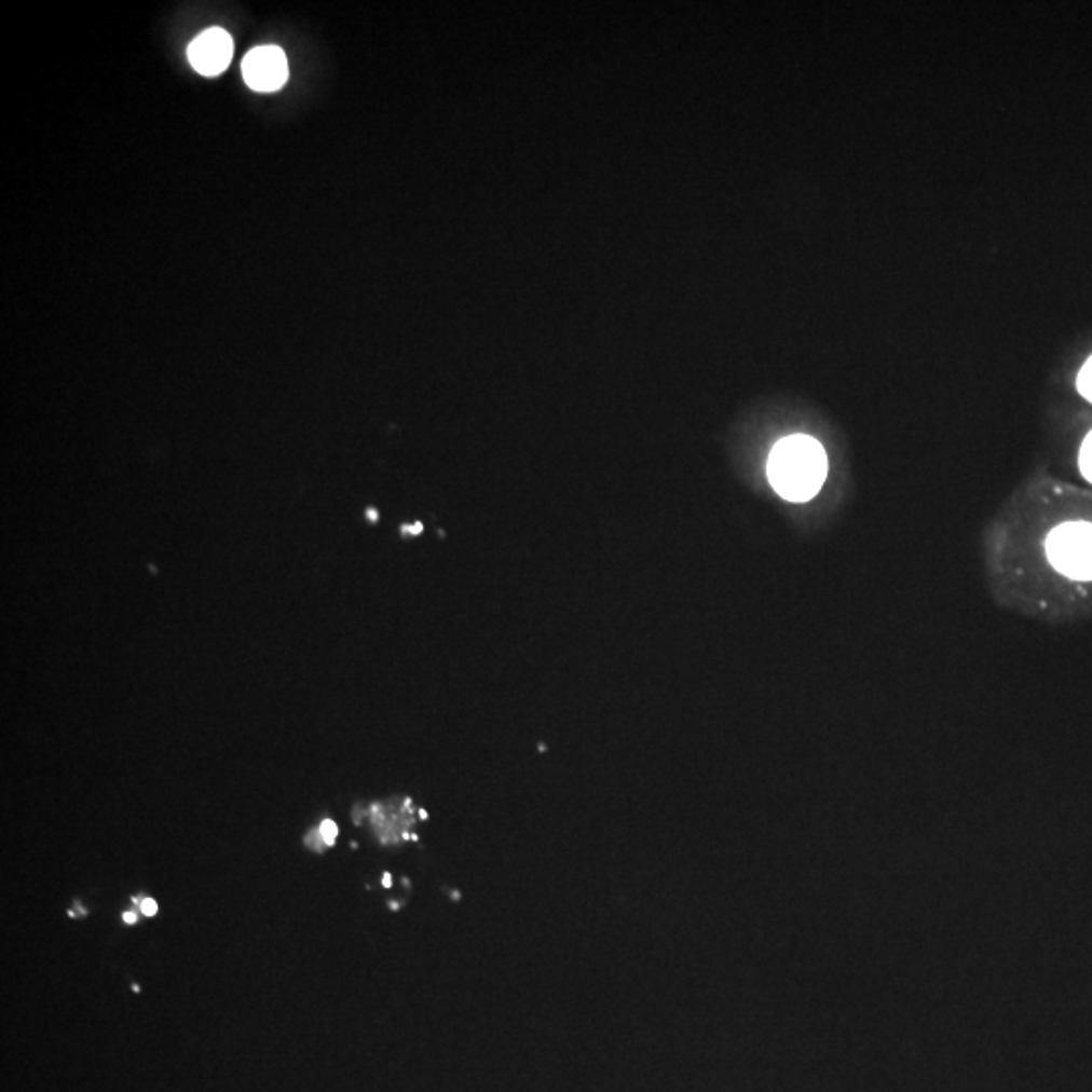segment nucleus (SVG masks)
Segmentation results:
<instances>
[{"mask_svg": "<svg viewBox=\"0 0 1092 1092\" xmlns=\"http://www.w3.org/2000/svg\"><path fill=\"white\" fill-rule=\"evenodd\" d=\"M767 476L781 499L807 502L818 494L828 478V455L811 435H789L775 443Z\"/></svg>", "mask_w": 1092, "mask_h": 1092, "instance_id": "1", "label": "nucleus"}, {"mask_svg": "<svg viewBox=\"0 0 1092 1092\" xmlns=\"http://www.w3.org/2000/svg\"><path fill=\"white\" fill-rule=\"evenodd\" d=\"M1050 564L1064 575L1077 581H1092V524L1066 522L1050 532L1048 543Z\"/></svg>", "mask_w": 1092, "mask_h": 1092, "instance_id": "2", "label": "nucleus"}, {"mask_svg": "<svg viewBox=\"0 0 1092 1092\" xmlns=\"http://www.w3.org/2000/svg\"><path fill=\"white\" fill-rule=\"evenodd\" d=\"M243 80L256 92H275L288 81L286 53L275 45H263L245 55Z\"/></svg>", "mask_w": 1092, "mask_h": 1092, "instance_id": "3", "label": "nucleus"}, {"mask_svg": "<svg viewBox=\"0 0 1092 1092\" xmlns=\"http://www.w3.org/2000/svg\"><path fill=\"white\" fill-rule=\"evenodd\" d=\"M233 57V39L229 32L213 27L199 37H194L189 45V62L194 69L207 78L223 73Z\"/></svg>", "mask_w": 1092, "mask_h": 1092, "instance_id": "4", "label": "nucleus"}, {"mask_svg": "<svg viewBox=\"0 0 1092 1092\" xmlns=\"http://www.w3.org/2000/svg\"><path fill=\"white\" fill-rule=\"evenodd\" d=\"M1078 391L1087 401L1092 402V356L1084 363V367L1078 374Z\"/></svg>", "mask_w": 1092, "mask_h": 1092, "instance_id": "5", "label": "nucleus"}, {"mask_svg": "<svg viewBox=\"0 0 1092 1092\" xmlns=\"http://www.w3.org/2000/svg\"><path fill=\"white\" fill-rule=\"evenodd\" d=\"M1080 472L1089 482H1092V432L1087 435L1080 450Z\"/></svg>", "mask_w": 1092, "mask_h": 1092, "instance_id": "6", "label": "nucleus"}, {"mask_svg": "<svg viewBox=\"0 0 1092 1092\" xmlns=\"http://www.w3.org/2000/svg\"><path fill=\"white\" fill-rule=\"evenodd\" d=\"M132 902L136 904V906H134V911H138V913L142 916H154L159 913V904H156V900L154 899H148V897H134Z\"/></svg>", "mask_w": 1092, "mask_h": 1092, "instance_id": "7", "label": "nucleus"}, {"mask_svg": "<svg viewBox=\"0 0 1092 1092\" xmlns=\"http://www.w3.org/2000/svg\"><path fill=\"white\" fill-rule=\"evenodd\" d=\"M318 830H320V834L322 837H324V842H326V846H328V848H330V846H335V842H337L338 837L337 823H335L332 819H324L320 825H318Z\"/></svg>", "mask_w": 1092, "mask_h": 1092, "instance_id": "8", "label": "nucleus"}, {"mask_svg": "<svg viewBox=\"0 0 1092 1092\" xmlns=\"http://www.w3.org/2000/svg\"><path fill=\"white\" fill-rule=\"evenodd\" d=\"M304 844L305 846H308V848H310V850L318 851V854L328 848V846H326V842H324V837H322L320 830H318V828H312V830H310V832L305 834Z\"/></svg>", "mask_w": 1092, "mask_h": 1092, "instance_id": "9", "label": "nucleus"}, {"mask_svg": "<svg viewBox=\"0 0 1092 1092\" xmlns=\"http://www.w3.org/2000/svg\"><path fill=\"white\" fill-rule=\"evenodd\" d=\"M138 916H140L138 911H126V913L122 915V920H124L126 925H136V923H138Z\"/></svg>", "mask_w": 1092, "mask_h": 1092, "instance_id": "10", "label": "nucleus"}]
</instances>
